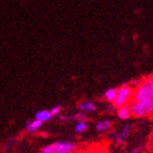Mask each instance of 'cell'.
<instances>
[{"label": "cell", "mask_w": 153, "mask_h": 153, "mask_svg": "<svg viewBox=\"0 0 153 153\" xmlns=\"http://www.w3.org/2000/svg\"><path fill=\"white\" fill-rule=\"evenodd\" d=\"M153 100V87L151 85L149 77L141 79L140 84L133 90V100L132 102L141 103L148 102Z\"/></svg>", "instance_id": "1"}, {"label": "cell", "mask_w": 153, "mask_h": 153, "mask_svg": "<svg viewBox=\"0 0 153 153\" xmlns=\"http://www.w3.org/2000/svg\"><path fill=\"white\" fill-rule=\"evenodd\" d=\"M77 147L72 141H56L44 146L40 153H75Z\"/></svg>", "instance_id": "2"}, {"label": "cell", "mask_w": 153, "mask_h": 153, "mask_svg": "<svg viewBox=\"0 0 153 153\" xmlns=\"http://www.w3.org/2000/svg\"><path fill=\"white\" fill-rule=\"evenodd\" d=\"M130 112L131 116L135 118H145L153 116V100L141 103L131 102Z\"/></svg>", "instance_id": "3"}, {"label": "cell", "mask_w": 153, "mask_h": 153, "mask_svg": "<svg viewBox=\"0 0 153 153\" xmlns=\"http://www.w3.org/2000/svg\"><path fill=\"white\" fill-rule=\"evenodd\" d=\"M133 90L134 88L130 85H122L117 88V97L111 103L115 108L121 107L124 105H128L133 100Z\"/></svg>", "instance_id": "4"}, {"label": "cell", "mask_w": 153, "mask_h": 153, "mask_svg": "<svg viewBox=\"0 0 153 153\" xmlns=\"http://www.w3.org/2000/svg\"><path fill=\"white\" fill-rule=\"evenodd\" d=\"M131 128H132V125L131 124L125 125L124 128H123L120 132L117 133V134H115V137L114 138L116 139V143H117L118 145H122V143L126 140V138H128V134H130Z\"/></svg>", "instance_id": "5"}, {"label": "cell", "mask_w": 153, "mask_h": 153, "mask_svg": "<svg viewBox=\"0 0 153 153\" xmlns=\"http://www.w3.org/2000/svg\"><path fill=\"white\" fill-rule=\"evenodd\" d=\"M51 117H53V115H51V110H46V109L39 110V111L36 114V120L41 121L42 123L51 120Z\"/></svg>", "instance_id": "6"}, {"label": "cell", "mask_w": 153, "mask_h": 153, "mask_svg": "<svg viewBox=\"0 0 153 153\" xmlns=\"http://www.w3.org/2000/svg\"><path fill=\"white\" fill-rule=\"evenodd\" d=\"M117 116L122 120H126L131 117V112H130V104L124 105V106H121V107L117 108Z\"/></svg>", "instance_id": "7"}, {"label": "cell", "mask_w": 153, "mask_h": 153, "mask_svg": "<svg viewBox=\"0 0 153 153\" xmlns=\"http://www.w3.org/2000/svg\"><path fill=\"white\" fill-rule=\"evenodd\" d=\"M76 153H107V151L103 146H91L84 150L77 151Z\"/></svg>", "instance_id": "8"}, {"label": "cell", "mask_w": 153, "mask_h": 153, "mask_svg": "<svg viewBox=\"0 0 153 153\" xmlns=\"http://www.w3.org/2000/svg\"><path fill=\"white\" fill-rule=\"evenodd\" d=\"M78 108L80 111L82 112H88V111H95L97 110V105L93 102H90V101H87V102H82L78 105Z\"/></svg>", "instance_id": "9"}, {"label": "cell", "mask_w": 153, "mask_h": 153, "mask_svg": "<svg viewBox=\"0 0 153 153\" xmlns=\"http://www.w3.org/2000/svg\"><path fill=\"white\" fill-rule=\"evenodd\" d=\"M112 126V122L109 120H102L100 121V122L97 123V125H95V128H97V131H99V132H105V131H108L110 130Z\"/></svg>", "instance_id": "10"}, {"label": "cell", "mask_w": 153, "mask_h": 153, "mask_svg": "<svg viewBox=\"0 0 153 153\" xmlns=\"http://www.w3.org/2000/svg\"><path fill=\"white\" fill-rule=\"evenodd\" d=\"M42 124H43V123H42L41 121L36 120V119H34L33 121L28 122L27 124H26V130L28 131L29 133H34V132H36L39 128H41Z\"/></svg>", "instance_id": "11"}, {"label": "cell", "mask_w": 153, "mask_h": 153, "mask_svg": "<svg viewBox=\"0 0 153 153\" xmlns=\"http://www.w3.org/2000/svg\"><path fill=\"white\" fill-rule=\"evenodd\" d=\"M117 97V88H108L104 92V99L109 103H112Z\"/></svg>", "instance_id": "12"}, {"label": "cell", "mask_w": 153, "mask_h": 153, "mask_svg": "<svg viewBox=\"0 0 153 153\" xmlns=\"http://www.w3.org/2000/svg\"><path fill=\"white\" fill-rule=\"evenodd\" d=\"M88 128V124L86 123V121H79L75 126V131L77 133H84L85 131Z\"/></svg>", "instance_id": "13"}, {"label": "cell", "mask_w": 153, "mask_h": 153, "mask_svg": "<svg viewBox=\"0 0 153 153\" xmlns=\"http://www.w3.org/2000/svg\"><path fill=\"white\" fill-rule=\"evenodd\" d=\"M73 118H75V119H78L79 121H86L87 120V116H86V114L82 111H80L79 114H77V115H75Z\"/></svg>", "instance_id": "14"}, {"label": "cell", "mask_w": 153, "mask_h": 153, "mask_svg": "<svg viewBox=\"0 0 153 153\" xmlns=\"http://www.w3.org/2000/svg\"><path fill=\"white\" fill-rule=\"evenodd\" d=\"M60 110H61V106H60V105H57V106H54V107L51 108V115L53 116H56L60 112Z\"/></svg>", "instance_id": "15"}, {"label": "cell", "mask_w": 153, "mask_h": 153, "mask_svg": "<svg viewBox=\"0 0 153 153\" xmlns=\"http://www.w3.org/2000/svg\"><path fill=\"white\" fill-rule=\"evenodd\" d=\"M140 150H141V148L140 147H138V148H134L133 150H131L128 153H139L140 152Z\"/></svg>", "instance_id": "16"}, {"label": "cell", "mask_w": 153, "mask_h": 153, "mask_svg": "<svg viewBox=\"0 0 153 153\" xmlns=\"http://www.w3.org/2000/svg\"><path fill=\"white\" fill-rule=\"evenodd\" d=\"M149 80H150L151 85H152V87H153V75H151V76H149Z\"/></svg>", "instance_id": "17"}]
</instances>
